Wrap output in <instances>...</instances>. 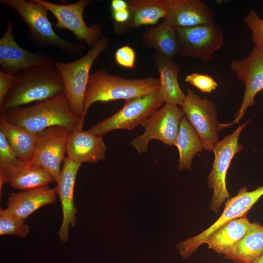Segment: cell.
Listing matches in <instances>:
<instances>
[{
  "label": "cell",
  "mask_w": 263,
  "mask_h": 263,
  "mask_svg": "<svg viewBox=\"0 0 263 263\" xmlns=\"http://www.w3.org/2000/svg\"><path fill=\"white\" fill-rule=\"evenodd\" d=\"M0 115L9 122L37 133L55 126L72 132L83 129L84 124L73 112L64 92L48 100L14 108Z\"/></svg>",
  "instance_id": "1"
},
{
  "label": "cell",
  "mask_w": 263,
  "mask_h": 263,
  "mask_svg": "<svg viewBox=\"0 0 263 263\" xmlns=\"http://www.w3.org/2000/svg\"><path fill=\"white\" fill-rule=\"evenodd\" d=\"M64 92L62 80L55 64L24 71L16 75L13 87L0 105V113L48 100Z\"/></svg>",
  "instance_id": "2"
},
{
  "label": "cell",
  "mask_w": 263,
  "mask_h": 263,
  "mask_svg": "<svg viewBox=\"0 0 263 263\" xmlns=\"http://www.w3.org/2000/svg\"><path fill=\"white\" fill-rule=\"evenodd\" d=\"M159 78L148 77L127 79L108 73L104 68L91 74L84 100V116L90 107L97 102L106 103L129 99L151 93L158 90Z\"/></svg>",
  "instance_id": "3"
},
{
  "label": "cell",
  "mask_w": 263,
  "mask_h": 263,
  "mask_svg": "<svg viewBox=\"0 0 263 263\" xmlns=\"http://www.w3.org/2000/svg\"><path fill=\"white\" fill-rule=\"evenodd\" d=\"M1 3L15 10L29 27L30 38L43 46H54L71 56L80 55L83 50L81 44L66 40L54 31L49 20V11L36 0H0Z\"/></svg>",
  "instance_id": "4"
},
{
  "label": "cell",
  "mask_w": 263,
  "mask_h": 263,
  "mask_svg": "<svg viewBox=\"0 0 263 263\" xmlns=\"http://www.w3.org/2000/svg\"><path fill=\"white\" fill-rule=\"evenodd\" d=\"M106 36L100 39L83 56L70 62L56 61L55 66L62 80L64 93L73 112L84 123V100L91 68L109 45Z\"/></svg>",
  "instance_id": "5"
},
{
  "label": "cell",
  "mask_w": 263,
  "mask_h": 263,
  "mask_svg": "<svg viewBox=\"0 0 263 263\" xmlns=\"http://www.w3.org/2000/svg\"><path fill=\"white\" fill-rule=\"evenodd\" d=\"M164 103L159 89L147 94L128 99L119 111L93 126L88 131L103 137L106 133L114 130H132L142 125Z\"/></svg>",
  "instance_id": "6"
},
{
  "label": "cell",
  "mask_w": 263,
  "mask_h": 263,
  "mask_svg": "<svg viewBox=\"0 0 263 263\" xmlns=\"http://www.w3.org/2000/svg\"><path fill=\"white\" fill-rule=\"evenodd\" d=\"M248 122L244 123L232 133L219 141L212 149L214 159L207 184L213 189L210 209L216 213L219 212L222 204L230 197L226 187V174L234 156L243 148V146L239 144V138Z\"/></svg>",
  "instance_id": "7"
},
{
  "label": "cell",
  "mask_w": 263,
  "mask_h": 263,
  "mask_svg": "<svg viewBox=\"0 0 263 263\" xmlns=\"http://www.w3.org/2000/svg\"><path fill=\"white\" fill-rule=\"evenodd\" d=\"M263 195V186L252 191H248L245 187L241 188L236 195L225 202L222 213L213 224L200 233L177 244L176 249L180 256L184 259L190 257L218 228L232 220L245 216Z\"/></svg>",
  "instance_id": "8"
},
{
  "label": "cell",
  "mask_w": 263,
  "mask_h": 263,
  "mask_svg": "<svg viewBox=\"0 0 263 263\" xmlns=\"http://www.w3.org/2000/svg\"><path fill=\"white\" fill-rule=\"evenodd\" d=\"M177 55L206 63L224 44V32L216 22L190 27H176Z\"/></svg>",
  "instance_id": "9"
},
{
  "label": "cell",
  "mask_w": 263,
  "mask_h": 263,
  "mask_svg": "<svg viewBox=\"0 0 263 263\" xmlns=\"http://www.w3.org/2000/svg\"><path fill=\"white\" fill-rule=\"evenodd\" d=\"M180 107L198 135L204 149L211 151L219 141V132L226 128L225 124L218 121L214 103L188 89Z\"/></svg>",
  "instance_id": "10"
},
{
  "label": "cell",
  "mask_w": 263,
  "mask_h": 263,
  "mask_svg": "<svg viewBox=\"0 0 263 263\" xmlns=\"http://www.w3.org/2000/svg\"><path fill=\"white\" fill-rule=\"evenodd\" d=\"M185 115L179 106L165 103L143 123L144 132L134 138L131 144L140 153L147 151L148 144L152 139L175 146L180 123Z\"/></svg>",
  "instance_id": "11"
},
{
  "label": "cell",
  "mask_w": 263,
  "mask_h": 263,
  "mask_svg": "<svg viewBox=\"0 0 263 263\" xmlns=\"http://www.w3.org/2000/svg\"><path fill=\"white\" fill-rule=\"evenodd\" d=\"M45 6L55 17L54 25L57 30L71 31L80 41H84L91 49L102 38L100 24L95 23L88 26L84 19L85 7L92 3L91 0H79L67 4H59L44 0H36Z\"/></svg>",
  "instance_id": "12"
},
{
  "label": "cell",
  "mask_w": 263,
  "mask_h": 263,
  "mask_svg": "<svg viewBox=\"0 0 263 263\" xmlns=\"http://www.w3.org/2000/svg\"><path fill=\"white\" fill-rule=\"evenodd\" d=\"M71 132L58 126H52L38 133L33 156L29 162L38 166L58 180L61 166L65 158L67 144Z\"/></svg>",
  "instance_id": "13"
},
{
  "label": "cell",
  "mask_w": 263,
  "mask_h": 263,
  "mask_svg": "<svg viewBox=\"0 0 263 263\" xmlns=\"http://www.w3.org/2000/svg\"><path fill=\"white\" fill-rule=\"evenodd\" d=\"M56 60L48 54L32 53L21 47L14 35V24L9 21L6 30L0 38V71L17 75L35 67L53 65Z\"/></svg>",
  "instance_id": "14"
},
{
  "label": "cell",
  "mask_w": 263,
  "mask_h": 263,
  "mask_svg": "<svg viewBox=\"0 0 263 263\" xmlns=\"http://www.w3.org/2000/svg\"><path fill=\"white\" fill-rule=\"evenodd\" d=\"M231 70L244 84V91L241 106L234 120L228 123V127L238 123L247 109L255 104V97L263 90V54L255 47L245 57L233 59Z\"/></svg>",
  "instance_id": "15"
},
{
  "label": "cell",
  "mask_w": 263,
  "mask_h": 263,
  "mask_svg": "<svg viewBox=\"0 0 263 263\" xmlns=\"http://www.w3.org/2000/svg\"><path fill=\"white\" fill-rule=\"evenodd\" d=\"M59 177L55 188L62 212V222L58 235L60 240L66 242L70 227H75L76 208L74 203V188L77 172L81 164L65 157Z\"/></svg>",
  "instance_id": "16"
},
{
  "label": "cell",
  "mask_w": 263,
  "mask_h": 263,
  "mask_svg": "<svg viewBox=\"0 0 263 263\" xmlns=\"http://www.w3.org/2000/svg\"><path fill=\"white\" fill-rule=\"evenodd\" d=\"M163 20L174 28L190 27L215 22L216 17L208 5L201 0H164Z\"/></svg>",
  "instance_id": "17"
},
{
  "label": "cell",
  "mask_w": 263,
  "mask_h": 263,
  "mask_svg": "<svg viewBox=\"0 0 263 263\" xmlns=\"http://www.w3.org/2000/svg\"><path fill=\"white\" fill-rule=\"evenodd\" d=\"M55 182L52 176L41 167L19 161L15 165L0 169V192L4 184L15 189L25 190Z\"/></svg>",
  "instance_id": "18"
},
{
  "label": "cell",
  "mask_w": 263,
  "mask_h": 263,
  "mask_svg": "<svg viewBox=\"0 0 263 263\" xmlns=\"http://www.w3.org/2000/svg\"><path fill=\"white\" fill-rule=\"evenodd\" d=\"M106 150L103 137L77 129L70 134L66 154L70 159L79 164L93 163L104 160Z\"/></svg>",
  "instance_id": "19"
},
{
  "label": "cell",
  "mask_w": 263,
  "mask_h": 263,
  "mask_svg": "<svg viewBox=\"0 0 263 263\" xmlns=\"http://www.w3.org/2000/svg\"><path fill=\"white\" fill-rule=\"evenodd\" d=\"M56 196V188L48 185L13 192L8 198L6 209L25 220L40 207L54 203Z\"/></svg>",
  "instance_id": "20"
},
{
  "label": "cell",
  "mask_w": 263,
  "mask_h": 263,
  "mask_svg": "<svg viewBox=\"0 0 263 263\" xmlns=\"http://www.w3.org/2000/svg\"><path fill=\"white\" fill-rule=\"evenodd\" d=\"M153 58L159 75V90L165 104L180 106L186 96L178 82L180 67L173 58L165 56L157 52Z\"/></svg>",
  "instance_id": "21"
},
{
  "label": "cell",
  "mask_w": 263,
  "mask_h": 263,
  "mask_svg": "<svg viewBox=\"0 0 263 263\" xmlns=\"http://www.w3.org/2000/svg\"><path fill=\"white\" fill-rule=\"evenodd\" d=\"M131 16L123 25H114L116 33L145 25H155L166 17L164 0H129L127 1Z\"/></svg>",
  "instance_id": "22"
},
{
  "label": "cell",
  "mask_w": 263,
  "mask_h": 263,
  "mask_svg": "<svg viewBox=\"0 0 263 263\" xmlns=\"http://www.w3.org/2000/svg\"><path fill=\"white\" fill-rule=\"evenodd\" d=\"M251 224L245 216L232 220L212 232L205 244L209 249L224 255L244 237Z\"/></svg>",
  "instance_id": "23"
},
{
  "label": "cell",
  "mask_w": 263,
  "mask_h": 263,
  "mask_svg": "<svg viewBox=\"0 0 263 263\" xmlns=\"http://www.w3.org/2000/svg\"><path fill=\"white\" fill-rule=\"evenodd\" d=\"M0 131L4 135L18 158L22 162H29L36 145L38 133L9 122L1 115Z\"/></svg>",
  "instance_id": "24"
},
{
  "label": "cell",
  "mask_w": 263,
  "mask_h": 263,
  "mask_svg": "<svg viewBox=\"0 0 263 263\" xmlns=\"http://www.w3.org/2000/svg\"><path fill=\"white\" fill-rule=\"evenodd\" d=\"M141 40L144 46L155 49L165 56L173 58L177 54L175 29L165 20L146 30Z\"/></svg>",
  "instance_id": "25"
},
{
  "label": "cell",
  "mask_w": 263,
  "mask_h": 263,
  "mask_svg": "<svg viewBox=\"0 0 263 263\" xmlns=\"http://www.w3.org/2000/svg\"><path fill=\"white\" fill-rule=\"evenodd\" d=\"M263 252V226L256 223L251 225L244 237L225 255L234 262L251 263Z\"/></svg>",
  "instance_id": "26"
},
{
  "label": "cell",
  "mask_w": 263,
  "mask_h": 263,
  "mask_svg": "<svg viewBox=\"0 0 263 263\" xmlns=\"http://www.w3.org/2000/svg\"><path fill=\"white\" fill-rule=\"evenodd\" d=\"M175 146L179 154L178 170H191L193 157L204 149L195 130L186 116L182 120Z\"/></svg>",
  "instance_id": "27"
},
{
  "label": "cell",
  "mask_w": 263,
  "mask_h": 263,
  "mask_svg": "<svg viewBox=\"0 0 263 263\" xmlns=\"http://www.w3.org/2000/svg\"><path fill=\"white\" fill-rule=\"evenodd\" d=\"M30 226L7 209H0V235L17 236L23 238L28 235Z\"/></svg>",
  "instance_id": "28"
},
{
  "label": "cell",
  "mask_w": 263,
  "mask_h": 263,
  "mask_svg": "<svg viewBox=\"0 0 263 263\" xmlns=\"http://www.w3.org/2000/svg\"><path fill=\"white\" fill-rule=\"evenodd\" d=\"M244 21L251 32L255 47L263 54V19L252 9L244 18Z\"/></svg>",
  "instance_id": "29"
},
{
  "label": "cell",
  "mask_w": 263,
  "mask_h": 263,
  "mask_svg": "<svg viewBox=\"0 0 263 263\" xmlns=\"http://www.w3.org/2000/svg\"><path fill=\"white\" fill-rule=\"evenodd\" d=\"M185 80L205 93H211L218 86L217 82L211 76L198 73L187 75Z\"/></svg>",
  "instance_id": "30"
},
{
  "label": "cell",
  "mask_w": 263,
  "mask_h": 263,
  "mask_svg": "<svg viewBox=\"0 0 263 263\" xmlns=\"http://www.w3.org/2000/svg\"><path fill=\"white\" fill-rule=\"evenodd\" d=\"M19 161L4 135L0 131V169L15 165Z\"/></svg>",
  "instance_id": "31"
},
{
  "label": "cell",
  "mask_w": 263,
  "mask_h": 263,
  "mask_svg": "<svg viewBox=\"0 0 263 263\" xmlns=\"http://www.w3.org/2000/svg\"><path fill=\"white\" fill-rule=\"evenodd\" d=\"M114 58L116 63L120 66L130 69L135 67L136 53L128 45L119 48L114 53Z\"/></svg>",
  "instance_id": "32"
},
{
  "label": "cell",
  "mask_w": 263,
  "mask_h": 263,
  "mask_svg": "<svg viewBox=\"0 0 263 263\" xmlns=\"http://www.w3.org/2000/svg\"><path fill=\"white\" fill-rule=\"evenodd\" d=\"M16 79V75L5 73L0 71V105L13 87Z\"/></svg>",
  "instance_id": "33"
},
{
  "label": "cell",
  "mask_w": 263,
  "mask_h": 263,
  "mask_svg": "<svg viewBox=\"0 0 263 263\" xmlns=\"http://www.w3.org/2000/svg\"><path fill=\"white\" fill-rule=\"evenodd\" d=\"M112 16L115 23V25H120L128 21L131 13L128 8L124 10L112 11Z\"/></svg>",
  "instance_id": "34"
},
{
  "label": "cell",
  "mask_w": 263,
  "mask_h": 263,
  "mask_svg": "<svg viewBox=\"0 0 263 263\" xmlns=\"http://www.w3.org/2000/svg\"><path fill=\"white\" fill-rule=\"evenodd\" d=\"M111 7L112 11L124 10L128 8V4L124 0H112Z\"/></svg>",
  "instance_id": "35"
},
{
  "label": "cell",
  "mask_w": 263,
  "mask_h": 263,
  "mask_svg": "<svg viewBox=\"0 0 263 263\" xmlns=\"http://www.w3.org/2000/svg\"><path fill=\"white\" fill-rule=\"evenodd\" d=\"M251 263H263V252L257 258Z\"/></svg>",
  "instance_id": "36"
},
{
  "label": "cell",
  "mask_w": 263,
  "mask_h": 263,
  "mask_svg": "<svg viewBox=\"0 0 263 263\" xmlns=\"http://www.w3.org/2000/svg\"><path fill=\"white\" fill-rule=\"evenodd\" d=\"M233 263H239V262H234Z\"/></svg>",
  "instance_id": "37"
}]
</instances>
